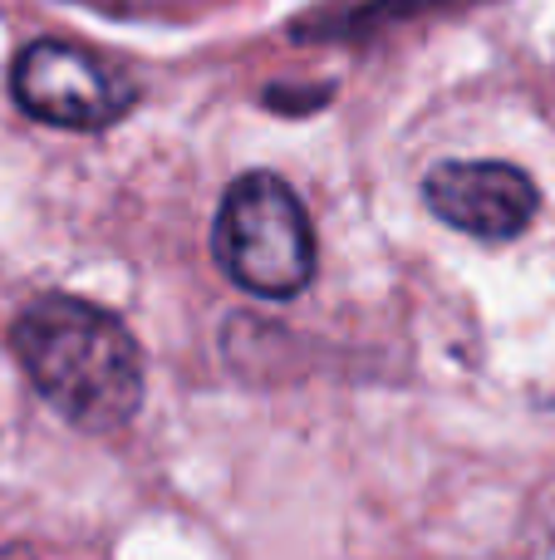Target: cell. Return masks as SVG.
I'll return each mask as SVG.
<instances>
[{
	"instance_id": "1",
	"label": "cell",
	"mask_w": 555,
	"mask_h": 560,
	"mask_svg": "<svg viewBox=\"0 0 555 560\" xmlns=\"http://www.w3.org/2000/svg\"><path fill=\"white\" fill-rule=\"evenodd\" d=\"M35 394L84 433H114L143 408V349L123 319L79 295H39L10 325Z\"/></svg>"
},
{
	"instance_id": "2",
	"label": "cell",
	"mask_w": 555,
	"mask_h": 560,
	"mask_svg": "<svg viewBox=\"0 0 555 560\" xmlns=\"http://www.w3.org/2000/svg\"><path fill=\"white\" fill-rule=\"evenodd\" d=\"M212 256L246 295H300L315 280V226L295 187L275 173L236 177L212 226Z\"/></svg>"
},
{
	"instance_id": "3",
	"label": "cell",
	"mask_w": 555,
	"mask_h": 560,
	"mask_svg": "<svg viewBox=\"0 0 555 560\" xmlns=\"http://www.w3.org/2000/svg\"><path fill=\"white\" fill-rule=\"evenodd\" d=\"M15 104L55 128H108L138 104V84L94 49L64 39H35L10 69Z\"/></svg>"
},
{
	"instance_id": "4",
	"label": "cell",
	"mask_w": 555,
	"mask_h": 560,
	"mask_svg": "<svg viewBox=\"0 0 555 560\" xmlns=\"http://www.w3.org/2000/svg\"><path fill=\"white\" fill-rule=\"evenodd\" d=\"M423 202L452 232L477 242H511L531 226L541 192L511 163H438L423 177Z\"/></svg>"
}]
</instances>
